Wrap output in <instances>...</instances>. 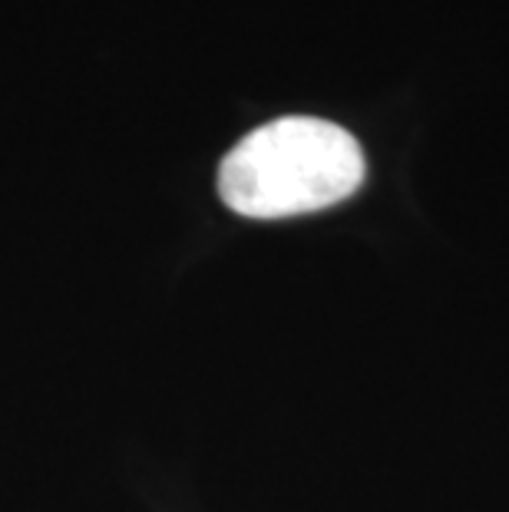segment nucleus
<instances>
[{"instance_id": "f257e3e1", "label": "nucleus", "mask_w": 509, "mask_h": 512, "mask_svg": "<svg viewBox=\"0 0 509 512\" xmlns=\"http://www.w3.org/2000/svg\"><path fill=\"white\" fill-rule=\"evenodd\" d=\"M364 172V152L348 129L314 116H281L229 149L219 195L245 219H291L351 199Z\"/></svg>"}]
</instances>
